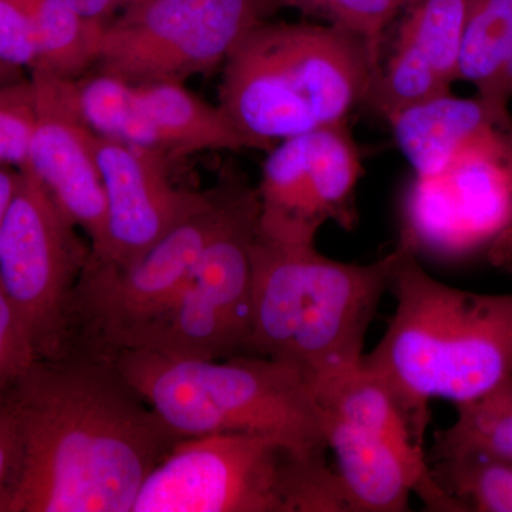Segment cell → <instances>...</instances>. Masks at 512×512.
I'll return each mask as SVG.
<instances>
[{"label": "cell", "mask_w": 512, "mask_h": 512, "mask_svg": "<svg viewBox=\"0 0 512 512\" xmlns=\"http://www.w3.org/2000/svg\"><path fill=\"white\" fill-rule=\"evenodd\" d=\"M431 474L466 511L512 512V463L476 453L433 454Z\"/></svg>", "instance_id": "cell-22"}, {"label": "cell", "mask_w": 512, "mask_h": 512, "mask_svg": "<svg viewBox=\"0 0 512 512\" xmlns=\"http://www.w3.org/2000/svg\"><path fill=\"white\" fill-rule=\"evenodd\" d=\"M19 457L0 512H131L183 437L110 357L69 349L37 359L3 394Z\"/></svg>", "instance_id": "cell-1"}, {"label": "cell", "mask_w": 512, "mask_h": 512, "mask_svg": "<svg viewBox=\"0 0 512 512\" xmlns=\"http://www.w3.org/2000/svg\"><path fill=\"white\" fill-rule=\"evenodd\" d=\"M259 211L258 191L241 183L227 217L202 252L183 291L130 349L153 350L181 360L248 355L252 245Z\"/></svg>", "instance_id": "cell-8"}, {"label": "cell", "mask_w": 512, "mask_h": 512, "mask_svg": "<svg viewBox=\"0 0 512 512\" xmlns=\"http://www.w3.org/2000/svg\"><path fill=\"white\" fill-rule=\"evenodd\" d=\"M512 229V117L431 175H414L399 241L417 255L458 258Z\"/></svg>", "instance_id": "cell-11"}, {"label": "cell", "mask_w": 512, "mask_h": 512, "mask_svg": "<svg viewBox=\"0 0 512 512\" xmlns=\"http://www.w3.org/2000/svg\"><path fill=\"white\" fill-rule=\"evenodd\" d=\"M19 180L20 168L13 170L10 165H0V229L3 227L10 204L18 190Z\"/></svg>", "instance_id": "cell-30"}, {"label": "cell", "mask_w": 512, "mask_h": 512, "mask_svg": "<svg viewBox=\"0 0 512 512\" xmlns=\"http://www.w3.org/2000/svg\"><path fill=\"white\" fill-rule=\"evenodd\" d=\"M241 181L228 178L210 200L171 229L147 254L119 266L93 252L77 282L69 349L104 357L130 349L178 298L192 269L227 217Z\"/></svg>", "instance_id": "cell-7"}, {"label": "cell", "mask_w": 512, "mask_h": 512, "mask_svg": "<svg viewBox=\"0 0 512 512\" xmlns=\"http://www.w3.org/2000/svg\"><path fill=\"white\" fill-rule=\"evenodd\" d=\"M376 70L365 43L338 26L265 20L225 60L220 107L256 150L269 151L348 123Z\"/></svg>", "instance_id": "cell-4"}, {"label": "cell", "mask_w": 512, "mask_h": 512, "mask_svg": "<svg viewBox=\"0 0 512 512\" xmlns=\"http://www.w3.org/2000/svg\"><path fill=\"white\" fill-rule=\"evenodd\" d=\"M359 37L379 67L386 30L409 0H275Z\"/></svg>", "instance_id": "cell-24"}, {"label": "cell", "mask_w": 512, "mask_h": 512, "mask_svg": "<svg viewBox=\"0 0 512 512\" xmlns=\"http://www.w3.org/2000/svg\"><path fill=\"white\" fill-rule=\"evenodd\" d=\"M35 123L32 82L0 84V165L26 164Z\"/></svg>", "instance_id": "cell-25"}, {"label": "cell", "mask_w": 512, "mask_h": 512, "mask_svg": "<svg viewBox=\"0 0 512 512\" xmlns=\"http://www.w3.org/2000/svg\"><path fill=\"white\" fill-rule=\"evenodd\" d=\"M458 82L495 103L512 99V0H471L461 42Z\"/></svg>", "instance_id": "cell-20"}, {"label": "cell", "mask_w": 512, "mask_h": 512, "mask_svg": "<svg viewBox=\"0 0 512 512\" xmlns=\"http://www.w3.org/2000/svg\"><path fill=\"white\" fill-rule=\"evenodd\" d=\"M20 70L0 62V84L20 82Z\"/></svg>", "instance_id": "cell-32"}, {"label": "cell", "mask_w": 512, "mask_h": 512, "mask_svg": "<svg viewBox=\"0 0 512 512\" xmlns=\"http://www.w3.org/2000/svg\"><path fill=\"white\" fill-rule=\"evenodd\" d=\"M471 0H409L392 49L380 60L365 106L383 119L451 93Z\"/></svg>", "instance_id": "cell-15"}, {"label": "cell", "mask_w": 512, "mask_h": 512, "mask_svg": "<svg viewBox=\"0 0 512 512\" xmlns=\"http://www.w3.org/2000/svg\"><path fill=\"white\" fill-rule=\"evenodd\" d=\"M397 245L370 264L320 254L316 242L256 231L248 355L288 363L313 392L362 362L367 330L389 292Z\"/></svg>", "instance_id": "cell-3"}, {"label": "cell", "mask_w": 512, "mask_h": 512, "mask_svg": "<svg viewBox=\"0 0 512 512\" xmlns=\"http://www.w3.org/2000/svg\"><path fill=\"white\" fill-rule=\"evenodd\" d=\"M37 359L28 330L0 286V396L9 392Z\"/></svg>", "instance_id": "cell-26"}, {"label": "cell", "mask_w": 512, "mask_h": 512, "mask_svg": "<svg viewBox=\"0 0 512 512\" xmlns=\"http://www.w3.org/2000/svg\"><path fill=\"white\" fill-rule=\"evenodd\" d=\"M510 117L507 104L478 94L463 99L448 93L397 111L386 121L414 175H431Z\"/></svg>", "instance_id": "cell-17"}, {"label": "cell", "mask_w": 512, "mask_h": 512, "mask_svg": "<svg viewBox=\"0 0 512 512\" xmlns=\"http://www.w3.org/2000/svg\"><path fill=\"white\" fill-rule=\"evenodd\" d=\"M36 29L37 62L30 74L77 79L99 63L107 23L83 18L66 0H20Z\"/></svg>", "instance_id": "cell-21"}, {"label": "cell", "mask_w": 512, "mask_h": 512, "mask_svg": "<svg viewBox=\"0 0 512 512\" xmlns=\"http://www.w3.org/2000/svg\"><path fill=\"white\" fill-rule=\"evenodd\" d=\"M77 228L42 181L20 168L18 190L0 229V286L39 359L69 348L74 291L92 254Z\"/></svg>", "instance_id": "cell-9"}, {"label": "cell", "mask_w": 512, "mask_h": 512, "mask_svg": "<svg viewBox=\"0 0 512 512\" xmlns=\"http://www.w3.org/2000/svg\"><path fill=\"white\" fill-rule=\"evenodd\" d=\"M124 379L180 437L248 433L301 456H326V414L296 367L256 355L173 359L148 349L110 356Z\"/></svg>", "instance_id": "cell-5"}, {"label": "cell", "mask_w": 512, "mask_h": 512, "mask_svg": "<svg viewBox=\"0 0 512 512\" xmlns=\"http://www.w3.org/2000/svg\"><path fill=\"white\" fill-rule=\"evenodd\" d=\"M362 175V154L348 123L286 138L268 151L256 188L259 232L316 242L326 222L352 231Z\"/></svg>", "instance_id": "cell-12"}, {"label": "cell", "mask_w": 512, "mask_h": 512, "mask_svg": "<svg viewBox=\"0 0 512 512\" xmlns=\"http://www.w3.org/2000/svg\"><path fill=\"white\" fill-rule=\"evenodd\" d=\"M83 18L109 23L114 12L141 5L147 0H66Z\"/></svg>", "instance_id": "cell-29"}, {"label": "cell", "mask_w": 512, "mask_h": 512, "mask_svg": "<svg viewBox=\"0 0 512 512\" xmlns=\"http://www.w3.org/2000/svg\"><path fill=\"white\" fill-rule=\"evenodd\" d=\"M0 62L30 72L36 66V29L20 0H0Z\"/></svg>", "instance_id": "cell-27"}, {"label": "cell", "mask_w": 512, "mask_h": 512, "mask_svg": "<svg viewBox=\"0 0 512 512\" xmlns=\"http://www.w3.org/2000/svg\"><path fill=\"white\" fill-rule=\"evenodd\" d=\"M131 512H350L326 456L271 437H184L151 471Z\"/></svg>", "instance_id": "cell-6"}, {"label": "cell", "mask_w": 512, "mask_h": 512, "mask_svg": "<svg viewBox=\"0 0 512 512\" xmlns=\"http://www.w3.org/2000/svg\"><path fill=\"white\" fill-rule=\"evenodd\" d=\"M326 436L350 512L409 511L412 494L431 511L464 512L434 480L406 421L360 426L326 414Z\"/></svg>", "instance_id": "cell-14"}, {"label": "cell", "mask_w": 512, "mask_h": 512, "mask_svg": "<svg viewBox=\"0 0 512 512\" xmlns=\"http://www.w3.org/2000/svg\"><path fill=\"white\" fill-rule=\"evenodd\" d=\"M397 245L389 289L396 309L360 365L382 384L424 444L431 400L467 403L512 380V293L443 284L412 248Z\"/></svg>", "instance_id": "cell-2"}, {"label": "cell", "mask_w": 512, "mask_h": 512, "mask_svg": "<svg viewBox=\"0 0 512 512\" xmlns=\"http://www.w3.org/2000/svg\"><path fill=\"white\" fill-rule=\"evenodd\" d=\"M30 82L36 123L22 168L42 181L60 208L89 237L93 254H101L106 245L107 202L86 127L77 123L43 84Z\"/></svg>", "instance_id": "cell-16"}, {"label": "cell", "mask_w": 512, "mask_h": 512, "mask_svg": "<svg viewBox=\"0 0 512 512\" xmlns=\"http://www.w3.org/2000/svg\"><path fill=\"white\" fill-rule=\"evenodd\" d=\"M491 262L512 274V229L505 231L490 245Z\"/></svg>", "instance_id": "cell-31"}, {"label": "cell", "mask_w": 512, "mask_h": 512, "mask_svg": "<svg viewBox=\"0 0 512 512\" xmlns=\"http://www.w3.org/2000/svg\"><path fill=\"white\" fill-rule=\"evenodd\" d=\"M18 457V429L8 404L0 397V505L12 483Z\"/></svg>", "instance_id": "cell-28"}, {"label": "cell", "mask_w": 512, "mask_h": 512, "mask_svg": "<svg viewBox=\"0 0 512 512\" xmlns=\"http://www.w3.org/2000/svg\"><path fill=\"white\" fill-rule=\"evenodd\" d=\"M456 409L453 426L436 431L433 454L476 451L512 463V380Z\"/></svg>", "instance_id": "cell-23"}, {"label": "cell", "mask_w": 512, "mask_h": 512, "mask_svg": "<svg viewBox=\"0 0 512 512\" xmlns=\"http://www.w3.org/2000/svg\"><path fill=\"white\" fill-rule=\"evenodd\" d=\"M32 79L93 133L163 153L156 131L138 107L134 84L106 72L70 80L32 74Z\"/></svg>", "instance_id": "cell-19"}, {"label": "cell", "mask_w": 512, "mask_h": 512, "mask_svg": "<svg viewBox=\"0 0 512 512\" xmlns=\"http://www.w3.org/2000/svg\"><path fill=\"white\" fill-rule=\"evenodd\" d=\"M134 92L165 156L256 150L220 106H211L185 89L183 83L137 84Z\"/></svg>", "instance_id": "cell-18"}, {"label": "cell", "mask_w": 512, "mask_h": 512, "mask_svg": "<svg viewBox=\"0 0 512 512\" xmlns=\"http://www.w3.org/2000/svg\"><path fill=\"white\" fill-rule=\"evenodd\" d=\"M107 202L106 245L94 254L130 266L210 200V192L180 190L168 177L167 156L99 136L86 128Z\"/></svg>", "instance_id": "cell-13"}, {"label": "cell", "mask_w": 512, "mask_h": 512, "mask_svg": "<svg viewBox=\"0 0 512 512\" xmlns=\"http://www.w3.org/2000/svg\"><path fill=\"white\" fill-rule=\"evenodd\" d=\"M275 0H147L104 29L101 72L134 84L183 83L224 64Z\"/></svg>", "instance_id": "cell-10"}]
</instances>
